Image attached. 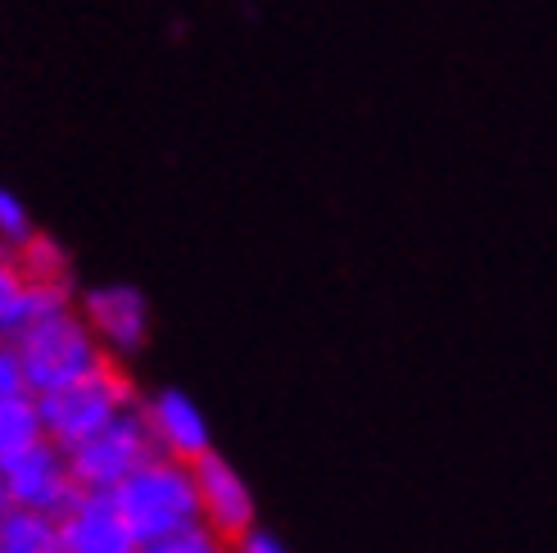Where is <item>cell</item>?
<instances>
[{"mask_svg":"<svg viewBox=\"0 0 557 553\" xmlns=\"http://www.w3.org/2000/svg\"><path fill=\"white\" fill-rule=\"evenodd\" d=\"M114 500H119L127 527L136 531L141 544L205 521L200 486H195V463H182V458H169V454H154L141 472H132L114 490Z\"/></svg>","mask_w":557,"mask_h":553,"instance_id":"cell-1","label":"cell"},{"mask_svg":"<svg viewBox=\"0 0 557 553\" xmlns=\"http://www.w3.org/2000/svg\"><path fill=\"white\" fill-rule=\"evenodd\" d=\"M14 345H18L23 372H27V391L33 395L60 391V385L96 372L109 358L100 336L87 327V318H77L73 309L37 318V322H23L14 331Z\"/></svg>","mask_w":557,"mask_h":553,"instance_id":"cell-2","label":"cell"},{"mask_svg":"<svg viewBox=\"0 0 557 553\" xmlns=\"http://www.w3.org/2000/svg\"><path fill=\"white\" fill-rule=\"evenodd\" d=\"M37 404H41L46 440H54L60 450H77L82 440L104 431L119 413L136 408V395H132V381L104 358L96 372L77 377V381L60 385V391H50V395H37Z\"/></svg>","mask_w":557,"mask_h":553,"instance_id":"cell-3","label":"cell"},{"mask_svg":"<svg viewBox=\"0 0 557 553\" xmlns=\"http://www.w3.org/2000/svg\"><path fill=\"white\" fill-rule=\"evenodd\" d=\"M154 454H159V445H154L146 413L127 408L104 431H96L91 440H82L77 450H69V467H73L77 490H119L132 472H141Z\"/></svg>","mask_w":557,"mask_h":553,"instance_id":"cell-4","label":"cell"},{"mask_svg":"<svg viewBox=\"0 0 557 553\" xmlns=\"http://www.w3.org/2000/svg\"><path fill=\"white\" fill-rule=\"evenodd\" d=\"M60 553H141L114 490H77L60 513Z\"/></svg>","mask_w":557,"mask_h":553,"instance_id":"cell-5","label":"cell"},{"mask_svg":"<svg viewBox=\"0 0 557 553\" xmlns=\"http://www.w3.org/2000/svg\"><path fill=\"white\" fill-rule=\"evenodd\" d=\"M0 481H5L10 500L18 508H37V513H54V517H60L77 494L69 450H60L54 440H41V445L18 454L14 463H5L0 467Z\"/></svg>","mask_w":557,"mask_h":553,"instance_id":"cell-6","label":"cell"},{"mask_svg":"<svg viewBox=\"0 0 557 553\" xmlns=\"http://www.w3.org/2000/svg\"><path fill=\"white\" fill-rule=\"evenodd\" d=\"M82 318L100 336L104 354H136L150 331V304L136 286H96L82 295Z\"/></svg>","mask_w":557,"mask_h":553,"instance_id":"cell-7","label":"cell"},{"mask_svg":"<svg viewBox=\"0 0 557 553\" xmlns=\"http://www.w3.org/2000/svg\"><path fill=\"white\" fill-rule=\"evenodd\" d=\"M195 486H200L205 521L222 540H240L255 527V494H249L245 477L222 454L209 450L205 458H195Z\"/></svg>","mask_w":557,"mask_h":553,"instance_id":"cell-8","label":"cell"},{"mask_svg":"<svg viewBox=\"0 0 557 553\" xmlns=\"http://www.w3.org/2000/svg\"><path fill=\"white\" fill-rule=\"evenodd\" d=\"M146 422L154 431V445L159 454L169 458H182V463H195L209 454V427H205V413L195 408L190 395L182 391H159L154 400L141 404Z\"/></svg>","mask_w":557,"mask_h":553,"instance_id":"cell-9","label":"cell"},{"mask_svg":"<svg viewBox=\"0 0 557 553\" xmlns=\"http://www.w3.org/2000/svg\"><path fill=\"white\" fill-rule=\"evenodd\" d=\"M46 440V422H41V404L33 391L23 395H0V467L14 463L18 454H27L33 445Z\"/></svg>","mask_w":557,"mask_h":553,"instance_id":"cell-10","label":"cell"},{"mask_svg":"<svg viewBox=\"0 0 557 553\" xmlns=\"http://www.w3.org/2000/svg\"><path fill=\"white\" fill-rule=\"evenodd\" d=\"M0 553H60V517L37 508L0 513Z\"/></svg>","mask_w":557,"mask_h":553,"instance_id":"cell-11","label":"cell"},{"mask_svg":"<svg viewBox=\"0 0 557 553\" xmlns=\"http://www.w3.org/2000/svg\"><path fill=\"white\" fill-rule=\"evenodd\" d=\"M14 263L23 268L27 282H69V255L37 232L14 250Z\"/></svg>","mask_w":557,"mask_h":553,"instance_id":"cell-12","label":"cell"},{"mask_svg":"<svg viewBox=\"0 0 557 553\" xmlns=\"http://www.w3.org/2000/svg\"><path fill=\"white\" fill-rule=\"evenodd\" d=\"M23 299H27V276L14 263V255L5 250L0 255V331H5V336H14L23 327Z\"/></svg>","mask_w":557,"mask_h":553,"instance_id":"cell-13","label":"cell"},{"mask_svg":"<svg viewBox=\"0 0 557 553\" xmlns=\"http://www.w3.org/2000/svg\"><path fill=\"white\" fill-rule=\"evenodd\" d=\"M227 544L232 540H222L209 527V521H195V527H186V531H173V536H163V540L141 544V553H232Z\"/></svg>","mask_w":557,"mask_h":553,"instance_id":"cell-14","label":"cell"},{"mask_svg":"<svg viewBox=\"0 0 557 553\" xmlns=\"http://www.w3.org/2000/svg\"><path fill=\"white\" fill-rule=\"evenodd\" d=\"M27 236H33V218H27L18 196H10V191L0 186V250L14 255Z\"/></svg>","mask_w":557,"mask_h":553,"instance_id":"cell-15","label":"cell"},{"mask_svg":"<svg viewBox=\"0 0 557 553\" xmlns=\"http://www.w3.org/2000/svg\"><path fill=\"white\" fill-rule=\"evenodd\" d=\"M27 391V372L14 341H0V395H23Z\"/></svg>","mask_w":557,"mask_h":553,"instance_id":"cell-16","label":"cell"},{"mask_svg":"<svg viewBox=\"0 0 557 553\" xmlns=\"http://www.w3.org/2000/svg\"><path fill=\"white\" fill-rule=\"evenodd\" d=\"M236 553H290L282 540H276L272 531H263V527H249L240 540H236Z\"/></svg>","mask_w":557,"mask_h":553,"instance_id":"cell-17","label":"cell"},{"mask_svg":"<svg viewBox=\"0 0 557 553\" xmlns=\"http://www.w3.org/2000/svg\"><path fill=\"white\" fill-rule=\"evenodd\" d=\"M0 341H5V331H0Z\"/></svg>","mask_w":557,"mask_h":553,"instance_id":"cell-18","label":"cell"}]
</instances>
